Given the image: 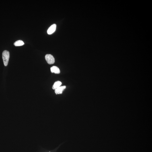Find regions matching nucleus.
<instances>
[{
	"instance_id": "6",
	"label": "nucleus",
	"mask_w": 152,
	"mask_h": 152,
	"mask_svg": "<svg viewBox=\"0 0 152 152\" xmlns=\"http://www.w3.org/2000/svg\"><path fill=\"white\" fill-rule=\"evenodd\" d=\"M62 84V83L60 81H57L56 82L54 83L53 86L52 87V88L53 90H55L57 89L58 88L60 87Z\"/></svg>"
},
{
	"instance_id": "5",
	"label": "nucleus",
	"mask_w": 152,
	"mask_h": 152,
	"mask_svg": "<svg viewBox=\"0 0 152 152\" xmlns=\"http://www.w3.org/2000/svg\"><path fill=\"white\" fill-rule=\"evenodd\" d=\"M50 70L52 73L56 74H58L60 73V70L59 68L56 66H53L50 68Z\"/></svg>"
},
{
	"instance_id": "2",
	"label": "nucleus",
	"mask_w": 152,
	"mask_h": 152,
	"mask_svg": "<svg viewBox=\"0 0 152 152\" xmlns=\"http://www.w3.org/2000/svg\"><path fill=\"white\" fill-rule=\"evenodd\" d=\"M45 59L47 63L49 64H53L55 62V59L53 56L50 54H46Z\"/></svg>"
},
{
	"instance_id": "7",
	"label": "nucleus",
	"mask_w": 152,
	"mask_h": 152,
	"mask_svg": "<svg viewBox=\"0 0 152 152\" xmlns=\"http://www.w3.org/2000/svg\"><path fill=\"white\" fill-rule=\"evenodd\" d=\"M24 44V42L21 40L16 41L14 43V45L15 46H19L23 45Z\"/></svg>"
},
{
	"instance_id": "1",
	"label": "nucleus",
	"mask_w": 152,
	"mask_h": 152,
	"mask_svg": "<svg viewBox=\"0 0 152 152\" xmlns=\"http://www.w3.org/2000/svg\"><path fill=\"white\" fill-rule=\"evenodd\" d=\"M10 57V53L7 50L4 51L2 53V58L4 64L5 66H7L8 64Z\"/></svg>"
},
{
	"instance_id": "4",
	"label": "nucleus",
	"mask_w": 152,
	"mask_h": 152,
	"mask_svg": "<svg viewBox=\"0 0 152 152\" xmlns=\"http://www.w3.org/2000/svg\"><path fill=\"white\" fill-rule=\"evenodd\" d=\"M66 88L65 86H60L55 90V92L56 94H61Z\"/></svg>"
},
{
	"instance_id": "3",
	"label": "nucleus",
	"mask_w": 152,
	"mask_h": 152,
	"mask_svg": "<svg viewBox=\"0 0 152 152\" xmlns=\"http://www.w3.org/2000/svg\"><path fill=\"white\" fill-rule=\"evenodd\" d=\"M56 27V24H53L51 26L48 28L47 31L48 34L50 35L53 33L55 31Z\"/></svg>"
}]
</instances>
